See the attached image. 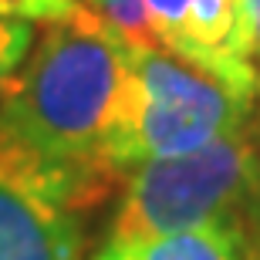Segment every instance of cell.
Masks as SVG:
<instances>
[{"label":"cell","mask_w":260,"mask_h":260,"mask_svg":"<svg viewBox=\"0 0 260 260\" xmlns=\"http://www.w3.org/2000/svg\"><path fill=\"white\" fill-rule=\"evenodd\" d=\"M128 41L91 7L44 24L0 102V169L75 213L122 186L105 132L122 91Z\"/></svg>","instance_id":"obj_1"},{"label":"cell","mask_w":260,"mask_h":260,"mask_svg":"<svg viewBox=\"0 0 260 260\" xmlns=\"http://www.w3.org/2000/svg\"><path fill=\"white\" fill-rule=\"evenodd\" d=\"M118 203L102 243L216 226L257 250L260 243V128L149 159L118 186Z\"/></svg>","instance_id":"obj_2"},{"label":"cell","mask_w":260,"mask_h":260,"mask_svg":"<svg viewBox=\"0 0 260 260\" xmlns=\"http://www.w3.org/2000/svg\"><path fill=\"white\" fill-rule=\"evenodd\" d=\"M253 125V98L237 95L162 48L128 44L105 159L122 179L149 159L183 155Z\"/></svg>","instance_id":"obj_3"},{"label":"cell","mask_w":260,"mask_h":260,"mask_svg":"<svg viewBox=\"0 0 260 260\" xmlns=\"http://www.w3.org/2000/svg\"><path fill=\"white\" fill-rule=\"evenodd\" d=\"M152 48L253 98L247 0H142Z\"/></svg>","instance_id":"obj_4"},{"label":"cell","mask_w":260,"mask_h":260,"mask_svg":"<svg viewBox=\"0 0 260 260\" xmlns=\"http://www.w3.org/2000/svg\"><path fill=\"white\" fill-rule=\"evenodd\" d=\"M85 213L51 203L0 169V260H85Z\"/></svg>","instance_id":"obj_5"},{"label":"cell","mask_w":260,"mask_h":260,"mask_svg":"<svg viewBox=\"0 0 260 260\" xmlns=\"http://www.w3.org/2000/svg\"><path fill=\"white\" fill-rule=\"evenodd\" d=\"M88 260H257V250L226 230L196 226L128 243H102Z\"/></svg>","instance_id":"obj_6"},{"label":"cell","mask_w":260,"mask_h":260,"mask_svg":"<svg viewBox=\"0 0 260 260\" xmlns=\"http://www.w3.org/2000/svg\"><path fill=\"white\" fill-rule=\"evenodd\" d=\"M34 38H38V30H34L30 20L0 14V102L7 95L14 75L20 71V64L27 61L30 48H34Z\"/></svg>","instance_id":"obj_7"},{"label":"cell","mask_w":260,"mask_h":260,"mask_svg":"<svg viewBox=\"0 0 260 260\" xmlns=\"http://www.w3.org/2000/svg\"><path fill=\"white\" fill-rule=\"evenodd\" d=\"M85 4L78 0H0L4 17H20L30 24H58V20L75 17Z\"/></svg>","instance_id":"obj_8"},{"label":"cell","mask_w":260,"mask_h":260,"mask_svg":"<svg viewBox=\"0 0 260 260\" xmlns=\"http://www.w3.org/2000/svg\"><path fill=\"white\" fill-rule=\"evenodd\" d=\"M250 10V64H253V125L260 128V0H247Z\"/></svg>","instance_id":"obj_9"},{"label":"cell","mask_w":260,"mask_h":260,"mask_svg":"<svg viewBox=\"0 0 260 260\" xmlns=\"http://www.w3.org/2000/svg\"><path fill=\"white\" fill-rule=\"evenodd\" d=\"M78 4H85V7H95V0H78Z\"/></svg>","instance_id":"obj_10"},{"label":"cell","mask_w":260,"mask_h":260,"mask_svg":"<svg viewBox=\"0 0 260 260\" xmlns=\"http://www.w3.org/2000/svg\"><path fill=\"white\" fill-rule=\"evenodd\" d=\"M257 260H260V243H257Z\"/></svg>","instance_id":"obj_11"}]
</instances>
